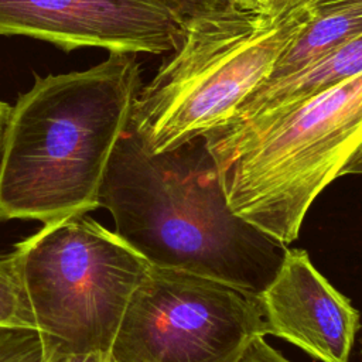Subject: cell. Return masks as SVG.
I'll list each match as a JSON object with an SVG mask.
<instances>
[{
	"label": "cell",
	"mask_w": 362,
	"mask_h": 362,
	"mask_svg": "<svg viewBox=\"0 0 362 362\" xmlns=\"http://www.w3.org/2000/svg\"><path fill=\"white\" fill-rule=\"evenodd\" d=\"M257 294L177 269L150 266L110 349L112 362H235L266 337Z\"/></svg>",
	"instance_id": "obj_6"
},
{
	"label": "cell",
	"mask_w": 362,
	"mask_h": 362,
	"mask_svg": "<svg viewBox=\"0 0 362 362\" xmlns=\"http://www.w3.org/2000/svg\"><path fill=\"white\" fill-rule=\"evenodd\" d=\"M361 72L362 34L300 72L280 79L263 81L223 124L208 134H229L260 124Z\"/></svg>",
	"instance_id": "obj_9"
},
{
	"label": "cell",
	"mask_w": 362,
	"mask_h": 362,
	"mask_svg": "<svg viewBox=\"0 0 362 362\" xmlns=\"http://www.w3.org/2000/svg\"><path fill=\"white\" fill-rule=\"evenodd\" d=\"M141 88L134 54L37 76L11 106L0 158V222L42 223L99 206L113 147Z\"/></svg>",
	"instance_id": "obj_2"
},
{
	"label": "cell",
	"mask_w": 362,
	"mask_h": 362,
	"mask_svg": "<svg viewBox=\"0 0 362 362\" xmlns=\"http://www.w3.org/2000/svg\"><path fill=\"white\" fill-rule=\"evenodd\" d=\"M310 11L311 20L281 52L266 81L300 72L362 34V6L318 7Z\"/></svg>",
	"instance_id": "obj_10"
},
{
	"label": "cell",
	"mask_w": 362,
	"mask_h": 362,
	"mask_svg": "<svg viewBox=\"0 0 362 362\" xmlns=\"http://www.w3.org/2000/svg\"><path fill=\"white\" fill-rule=\"evenodd\" d=\"M47 346L37 331L0 328V362H44Z\"/></svg>",
	"instance_id": "obj_12"
},
{
	"label": "cell",
	"mask_w": 362,
	"mask_h": 362,
	"mask_svg": "<svg viewBox=\"0 0 362 362\" xmlns=\"http://www.w3.org/2000/svg\"><path fill=\"white\" fill-rule=\"evenodd\" d=\"M160 1L184 21L205 13L221 10L229 4V0H160Z\"/></svg>",
	"instance_id": "obj_13"
},
{
	"label": "cell",
	"mask_w": 362,
	"mask_h": 362,
	"mask_svg": "<svg viewBox=\"0 0 362 362\" xmlns=\"http://www.w3.org/2000/svg\"><path fill=\"white\" fill-rule=\"evenodd\" d=\"M44 362H112L110 352L89 351V352H65L47 348Z\"/></svg>",
	"instance_id": "obj_15"
},
{
	"label": "cell",
	"mask_w": 362,
	"mask_h": 362,
	"mask_svg": "<svg viewBox=\"0 0 362 362\" xmlns=\"http://www.w3.org/2000/svg\"><path fill=\"white\" fill-rule=\"evenodd\" d=\"M204 140L232 212L287 246L362 146V72L260 124Z\"/></svg>",
	"instance_id": "obj_4"
},
{
	"label": "cell",
	"mask_w": 362,
	"mask_h": 362,
	"mask_svg": "<svg viewBox=\"0 0 362 362\" xmlns=\"http://www.w3.org/2000/svg\"><path fill=\"white\" fill-rule=\"evenodd\" d=\"M260 1L269 3V4H272V6L277 7V8H281V10H284L286 4H287V3H290L291 0H260Z\"/></svg>",
	"instance_id": "obj_20"
},
{
	"label": "cell",
	"mask_w": 362,
	"mask_h": 362,
	"mask_svg": "<svg viewBox=\"0 0 362 362\" xmlns=\"http://www.w3.org/2000/svg\"><path fill=\"white\" fill-rule=\"evenodd\" d=\"M0 328L37 331L13 255L0 256Z\"/></svg>",
	"instance_id": "obj_11"
},
{
	"label": "cell",
	"mask_w": 362,
	"mask_h": 362,
	"mask_svg": "<svg viewBox=\"0 0 362 362\" xmlns=\"http://www.w3.org/2000/svg\"><path fill=\"white\" fill-rule=\"evenodd\" d=\"M348 174H362V146L354 153V156L339 171V177Z\"/></svg>",
	"instance_id": "obj_16"
},
{
	"label": "cell",
	"mask_w": 362,
	"mask_h": 362,
	"mask_svg": "<svg viewBox=\"0 0 362 362\" xmlns=\"http://www.w3.org/2000/svg\"><path fill=\"white\" fill-rule=\"evenodd\" d=\"M235 362H290L279 351L272 348L264 337L253 338Z\"/></svg>",
	"instance_id": "obj_14"
},
{
	"label": "cell",
	"mask_w": 362,
	"mask_h": 362,
	"mask_svg": "<svg viewBox=\"0 0 362 362\" xmlns=\"http://www.w3.org/2000/svg\"><path fill=\"white\" fill-rule=\"evenodd\" d=\"M339 6H362V0H324L313 8L318 7H339ZM311 10V8H310Z\"/></svg>",
	"instance_id": "obj_19"
},
{
	"label": "cell",
	"mask_w": 362,
	"mask_h": 362,
	"mask_svg": "<svg viewBox=\"0 0 362 362\" xmlns=\"http://www.w3.org/2000/svg\"><path fill=\"white\" fill-rule=\"evenodd\" d=\"M11 106L3 100H0V158H1V150H3V140H4V133L8 122Z\"/></svg>",
	"instance_id": "obj_17"
},
{
	"label": "cell",
	"mask_w": 362,
	"mask_h": 362,
	"mask_svg": "<svg viewBox=\"0 0 362 362\" xmlns=\"http://www.w3.org/2000/svg\"><path fill=\"white\" fill-rule=\"evenodd\" d=\"M267 335L288 341L321 362H349L359 313L314 267L303 249H288L257 294Z\"/></svg>",
	"instance_id": "obj_8"
},
{
	"label": "cell",
	"mask_w": 362,
	"mask_h": 362,
	"mask_svg": "<svg viewBox=\"0 0 362 362\" xmlns=\"http://www.w3.org/2000/svg\"><path fill=\"white\" fill-rule=\"evenodd\" d=\"M321 1H324V0H291L290 3L286 4L284 10H296V8L310 10V8L315 7L317 4H320Z\"/></svg>",
	"instance_id": "obj_18"
},
{
	"label": "cell",
	"mask_w": 362,
	"mask_h": 362,
	"mask_svg": "<svg viewBox=\"0 0 362 362\" xmlns=\"http://www.w3.org/2000/svg\"><path fill=\"white\" fill-rule=\"evenodd\" d=\"M311 17L310 10L235 0L188 18L175 52L132 107L130 123L147 150L170 151L223 124Z\"/></svg>",
	"instance_id": "obj_3"
},
{
	"label": "cell",
	"mask_w": 362,
	"mask_h": 362,
	"mask_svg": "<svg viewBox=\"0 0 362 362\" xmlns=\"http://www.w3.org/2000/svg\"><path fill=\"white\" fill-rule=\"evenodd\" d=\"M185 21L160 0H0V35H24L72 51L161 54L175 49Z\"/></svg>",
	"instance_id": "obj_7"
},
{
	"label": "cell",
	"mask_w": 362,
	"mask_h": 362,
	"mask_svg": "<svg viewBox=\"0 0 362 362\" xmlns=\"http://www.w3.org/2000/svg\"><path fill=\"white\" fill-rule=\"evenodd\" d=\"M99 206L151 266L209 277L259 294L287 246L232 212L204 137L147 150L130 119L107 161Z\"/></svg>",
	"instance_id": "obj_1"
},
{
	"label": "cell",
	"mask_w": 362,
	"mask_h": 362,
	"mask_svg": "<svg viewBox=\"0 0 362 362\" xmlns=\"http://www.w3.org/2000/svg\"><path fill=\"white\" fill-rule=\"evenodd\" d=\"M37 332L47 348L110 352L130 298L150 263L116 232L65 216L11 252Z\"/></svg>",
	"instance_id": "obj_5"
},
{
	"label": "cell",
	"mask_w": 362,
	"mask_h": 362,
	"mask_svg": "<svg viewBox=\"0 0 362 362\" xmlns=\"http://www.w3.org/2000/svg\"><path fill=\"white\" fill-rule=\"evenodd\" d=\"M230 1H235V0H229V3H230Z\"/></svg>",
	"instance_id": "obj_21"
}]
</instances>
